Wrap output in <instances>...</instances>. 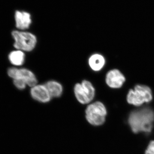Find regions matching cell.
<instances>
[{
	"label": "cell",
	"mask_w": 154,
	"mask_h": 154,
	"mask_svg": "<svg viewBox=\"0 0 154 154\" xmlns=\"http://www.w3.org/2000/svg\"><path fill=\"white\" fill-rule=\"evenodd\" d=\"M128 122L135 133L151 132L154 122V112L147 107L134 110L130 114Z\"/></svg>",
	"instance_id": "cell-1"
},
{
	"label": "cell",
	"mask_w": 154,
	"mask_h": 154,
	"mask_svg": "<svg viewBox=\"0 0 154 154\" xmlns=\"http://www.w3.org/2000/svg\"><path fill=\"white\" fill-rule=\"evenodd\" d=\"M8 73L9 76L14 79V85L19 90H24L27 85L32 88L37 85L36 76L28 69L11 68Z\"/></svg>",
	"instance_id": "cell-2"
},
{
	"label": "cell",
	"mask_w": 154,
	"mask_h": 154,
	"mask_svg": "<svg viewBox=\"0 0 154 154\" xmlns=\"http://www.w3.org/2000/svg\"><path fill=\"white\" fill-rule=\"evenodd\" d=\"M107 114L106 107L103 103L99 101L89 104L86 109V119L94 126H100L104 124Z\"/></svg>",
	"instance_id": "cell-3"
},
{
	"label": "cell",
	"mask_w": 154,
	"mask_h": 154,
	"mask_svg": "<svg viewBox=\"0 0 154 154\" xmlns=\"http://www.w3.org/2000/svg\"><path fill=\"white\" fill-rule=\"evenodd\" d=\"M12 35L15 40L14 47L19 50L31 51L36 47L37 38L33 33L15 30Z\"/></svg>",
	"instance_id": "cell-4"
},
{
	"label": "cell",
	"mask_w": 154,
	"mask_h": 154,
	"mask_svg": "<svg viewBox=\"0 0 154 154\" xmlns=\"http://www.w3.org/2000/svg\"><path fill=\"white\" fill-rule=\"evenodd\" d=\"M152 99L151 90L147 86L137 85L134 90H130L127 95V102L134 106H139L151 102Z\"/></svg>",
	"instance_id": "cell-5"
},
{
	"label": "cell",
	"mask_w": 154,
	"mask_h": 154,
	"mask_svg": "<svg viewBox=\"0 0 154 154\" xmlns=\"http://www.w3.org/2000/svg\"><path fill=\"white\" fill-rule=\"evenodd\" d=\"M74 92L76 99L82 105L91 103L96 94V90L93 84L86 80L77 83L74 86Z\"/></svg>",
	"instance_id": "cell-6"
},
{
	"label": "cell",
	"mask_w": 154,
	"mask_h": 154,
	"mask_svg": "<svg viewBox=\"0 0 154 154\" xmlns=\"http://www.w3.org/2000/svg\"><path fill=\"white\" fill-rule=\"evenodd\" d=\"M125 81L124 76L116 69L111 70L108 72L105 78V81L107 85L113 89L121 88Z\"/></svg>",
	"instance_id": "cell-7"
},
{
	"label": "cell",
	"mask_w": 154,
	"mask_h": 154,
	"mask_svg": "<svg viewBox=\"0 0 154 154\" xmlns=\"http://www.w3.org/2000/svg\"><path fill=\"white\" fill-rule=\"evenodd\" d=\"M30 94L34 100L41 103H48L52 98L45 85L33 86L30 90Z\"/></svg>",
	"instance_id": "cell-8"
},
{
	"label": "cell",
	"mask_w": 154,
	"mask_h": 154,
	"mask_svg": "<svg viewBox=\"0 0 154 154\" xmlns=\"http://www.w3.org/2000/svg\"><path fill=\"white\" fill-rule=\"evenodd\" d=\"M15 21L17 28L20 30L28 29L32 23L31 15L25 11H17L15 13Z\"/></svg>",
	"instance_id": "cell-9"
},
{
	"label": "cell",
	"mask_w": 154,
	"mask_h": 154,
	"mask_svg": "<svg viewBox=\"0 0 154 154\" xmlns=\"http://www.w3.org/2000/svg\"><path fill=\"white\" fill-rule=\"evenodd\" d=\"M105 63L106 60L104 57L98 53L92 54L88 59L89 66L95 72L101 71L105 66Z\"/></svg>",
	"instance_id": "cell-10"
},
{
	"label": "cell",
	"mask_w": 154,
	"mask_h": 154,
	"mask_svg": "<svg viewBox=\"0 0 154 154\" xmlns=\"http://www.w3.org/2000/svg\"><path fill=\"white\" fill-rule=\"evenodd\" d=\"M51 98H59L62 95L63 88L61 84L54 80L48 81L44 84Z\"/></svg>",
	"instance_id": "cell-11"
},
{
	"label": "cell",
	"mask_w": 154,
	"mask_h": 154,
	"mask_svg": "<svg viewBox=\"0 0 154 154\" xmlns=\"http://www.w3.org/2000/svg\"><path fill=\"white\" fill-rule=\"evenodd\" d=\"M9 59L11 63L14 65L21 66L25 62V54L22 51H15L10 54Z\"/></svg>",
	"instance_id": "cell-12"
},
{
	"label": "cell",
	"mask_w": 154,
	"mask_h": 154,
	"mask_svg": "<svg viewBox=\"0 0 154 154\" xmlns=\"http://www.w3.org/2000/svg\"><path fill=\"white\" fill-rule=\"evenodd\" d=\"M145 154H154V141H152L149 143L146 150Z\"/></svg>",
	"instance_id": "cell-13"
}]
</instances>
